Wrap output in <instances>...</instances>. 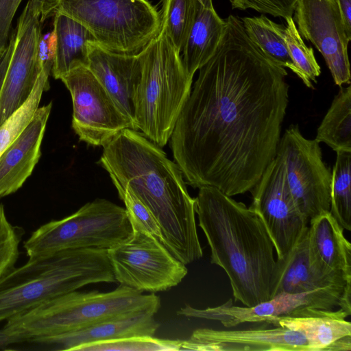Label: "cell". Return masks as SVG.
<instances>
[{
    "label": "cell",
    "instance_id": "cell-1",
    "mask_svg": "<svg viewBox=\"0 0 351 351\" xmlns=\"http://www.w3.org/2000/svg\"><path fill=\"white\" fill-rule=\"evenodd\" d=\"M225 21L170 140L189 185L232 197L250 191L276 156L289 86L286 69L249 38L241 19Z\"/></svg>",
    "mask_w": 351,
    "mask_h": 351
},
{
    "label": "cell",
    "instance_id": "cell-2",
    "mask_svg": "<svg viewBox=\"0 0 351 351\" xmlns=\"http://www.w3.org/2000/svg\"><path fill=\"white\" fill-rule=\"evenodd\" d=\"M118 192L128 188L158 223L162 243L186 265L203 250L195 221L196 199L189 195L182 170L161 147L133 129H125L104 147L98 162Z\"/></svg>",
    "mask_w": 351,
    "mask_h": 351
},
{
    "label": "cell",
    "instance_id": "cell-3",
    "mask_svg": "<svg viewBox=\"0 0 351 351\" xmlns=\"http://www.w3.org/2000/svg\"><path fill=\"white\" fill-rule=\"evenodd\" d=\"M195 213L210 250V263L223 269L233 296L245 306L273 297L277 260L271 238L250 206L212 186H202Z\"/></svg>",
    "mask_w": 351,
    "mask_h": 351
},
{
    "label": "cell",
    "instance_id": "cell-4",
    "mask_svg": "<svg viewBox=\"0 0 351 351\" xmlns=\"http://www.w3.org/2000/svg\"><path fill=\"white\" fill-rule=\"evenodd\" d=\"M101 282H116L106 249H70L29 258L0 279V322Z\"/></svg>",
    "mask_w": 351,
    "mask_h": 351
},
{
    "label": "cell",
    "instance_id": "cell-5",
    "mask_svg": "<svg viewBox=\"0 0 351 351\" xmlns=\"http://www.w3.org/2000/svg\"><path fill=\"white\" fill-rule=\"evenodd\" d=\"M160 300L119 285L105 293L73 291L43 302L6 320L4 327L25 341L81 330L117 316L135 313L156 314Z\"/></svg>",
    "mask_w": 351,
    "mask_h": 351
},
{
    "label": "cell",
    "instance_id": "cell-6",
    "mask_svg": "<svg viewBox=\"0 0 351 351\" xmlns=\"http://www.w3.org/2000/svg\"><path fill=\"white\" fill-rule=\"evenodd\" d=\"M138 54L141 73L135 94L134 128L162 147L170 140L193 77L161 26Z\"/></svg>",
    "mask_w": 351,
    "mask_h": 351
},
{
    "label": "cell",
    "instance_id": "cell-7",
    "mask_svg": "<svg viewBox=\"0 0 351 351\" xmlns=\"http://www.w3.org/2000/svg\"><path fill=\"white\" fill-rule=\"evenodd\" d=\"M56 13L80 23L104 49L128 55L140 53L161 25L160 12L148 0H50L40 22Z\"/></svg>",
    "mask_w": 351,
    "mask_h": 351
},
{
    "label": "cell",
    "instance_id": "cell-8",
    "mask_svg": "<svg viewBox=\"0 0 351 351\" xmlns=\"http://www.w3.org/2000/svg\"><path fill=\"white\" fill-rule=\"evenodd\" d=\"M132 234L125 208L98 198L64 218L42 225L23 247L29 258L70 249L108 250L126 241Z\"/></svg>",
    "mask_w": 351,
    "mask_h": 351
},
{
    "label": "cell",
    "instance_id": "cell-9",
    "mask_svg": "<svg viewBox=\"0 0 351 351\" xmlns=\"http://www.w3.org/2000/svg\"><path fill=\"white\" fill-rule=\"evenodd\" d=\"M107 252L115 281L142 293L169 290L188 272L185 264L147 232L133 230L128 240Z\"/></svg>",
    "mask_w": 351,
    "mask_h": 351
},
{
    "label": "cell",
    "instance_id": "cell-10",
    "mask_svg": "<svg viewBox=\"0 0 351 351\" xmlns=\"http://www.w3.org/2000/svg\"><path fill=\"white\" fill-rule=\"evenodd\" d=\"M60 80L70 92L72 128L80 141L104 147L123 130H135L87 66H74Z\"/></svg>",
    "mask_w": 351,
    "mask_h": 351
},
{
    "label": "cell",
    "instance_id": "cell-11",
    "mask_svg": "<svg viewBox=\"0 0 351 351\" xmlns=\"http://www.w3.org/2000/svg\"><path fill=\"white\" fill-rule=\"evenodd\" d=\"M282 158L289 187L301 211L310 220L330 211L332 172L322 159L315 139L306 138L291 125L280 137L277 153Z\"/></svg>",
    "mask_w": 351,
    "mask_h": 351
},
{
    "label": "cell",
    "instance_id": "cell-12",
    "mask_svg": "<svg viewBox=\"0 0 351 351\" xmlns=\"http://www.w3.org/2000/svg\"><path fill=\"white\" fill-rule=\"evenodd\" d=\"M250 191L252 202L250 206L264 222L274 245L276 258L282 259L307 228L309 219L292 195L280 156L276 154Z\"/></svg>",
    "mask_w": 351,
    "mask_h": 351
},
{
    "label": "cell",
    "instance_id": "cell-13",
    "mask_svg": "<svg viewBox=\"0 0 351 351\" xmlns=\"http://www.w3.org/2000/svg\"><path fill=\"white\" fill-rule=\"evenodd\" d=\"M350 296L351 289L328 286L304 293H280L252 306H235L232 299L221 305L204 309L185 304L177 311V315L187 318L218 321L223 326L231 328L245 322L267 323L303 307L342 308L351 311Z\"/></svg>",
    "mask_w": 351,
    "mask_h": 351
},
{
    "label": "cell",
    "instance_id": "cell-14",
    "mask_svg": "<svg viewBox=\"0 0 351 351\" xmlns=\"http://www.w3.org/2000/svg\"><path fill=\"white\" fill-rule=\"evenodd\" d=\"M293 20L302 38L321 53L334 82L350 83L348 36L336 0H298Z\"/></svg>",
    "mask_w": 351,
    "mask_h": 351
},
{
    "label": "cell",
    "instance_id": "cell-15",
    "mask_svg": "<svg viewBox=\"0 0 351 351\" xmlns=\"http://www.w3.org/2000/svg\"><path fill=\"white\" fill-rule=\"evenodd\" d=\"M14 32V49L0 93V125L27 99L40 71L38 47L43 34L41 22L29 1Z\"/></svg>",
    "mask_w": 351,
    "mask_h": 351
},
{
    "label": "cell",
    "instance_id": "cell-16",
    "mask_svg": "<svg viewBox=\"0 0 351 351\" xmlns=\"http://www.w3.org/2000/svg\"><path fill=\"white\" fill-rule=\"evenodd\" d=\"M180 350L191 351H308L297 331L280 326L245 330L199 328L182 341Z\"/></svg>",
    "mask_w": 351,
    "mask_h": 351
},
{
    "label": "cell",
    "instance_id": "cell-17",
    "mask_svg": "<svg viewBox=\"0 0 351 351\" xmlns=\"http://www.w3.org/2000/svg\"><path fill=\"white\" fill-rule=\"evenodd\" d=\"M351 311L342 308L303 307L267 324L297 331L305 338L308 351H350Z\"/></svg>",
    "mask_w": 351,
    "mask_h": 351
},
{
    "label": "cell",
    "instance_id": "cell-18",
    "mask_svg": "<svg viewBox=\"0 0 351 351\" xmlns=\"http://www.w3.org/2000/svg\"><path fill=\"white\" fill-rule=\"evenodd\" d=\"M87 48L88 68L134 126L135 94L141 73L139 54L112 52L95 40L88 41Z\"/></svg>",
    "mask_w": 351,
    "mask_h": 351
},
{
    "label": "cell",
    "instance_id": "cell-19",
    "mask_svg": "<svg viewBox=\"0 0 351 351\" xmlns=\"http://www.w3.org/2000/svg\"><path fill=\"white\" fill-rule=\"evenodd\" d=\"M308 228L284 258H276L277 278L273 297L283 292L304 293L328 286L351 289V280L325 267L313 254Z\"/></svg>",
    "mask_w": 351,
    "mask_h": 351
},
{
    "label": "cell",
    "instance_id": "cell-20",
    "mask_svg": "<svg viewBox=\"0 0 351 351\" xmlns=\"http://www.w3.org/2000/svg\"><path fill=\"white\" fill-rule=\"evenodd\" d=\"M52 102L38 107L23 132L0 156V199L18 191L32 174L40 155V145Z\"/></svg>",
    "mask_w": 351,
    "mask_h": 351
},
{
    "label": "cell",
    "instance_id": "cell-21",
    "mask_svg": "<svg viewBox=\"0 0 351 351\" xmlns=\"http://www.w3.org/2000/svg\"><path fill=\"white\" fill-rule=\"evenodd\" d=\"M154 315L145 312L123 315L81 330L32 342L49 345L56 350L78 351L80 347L93 342L135 336H154L159 327Z\"/></svg>",
    "mask_w": 351,
    "mask_h": 351
},
{
    "label": "cell",
    "instance_id": "cell-22",
    "mask_svg": "<svg viewBox=\"0 0 351 351\" xmlns=\"http://www.w3.org/2000/svg\"><path fill=\"white\" fill-rule=\"evenodd\" d=\"M308 243L313 254L325 267L351 280V244L344 229L330 211L309 220Z\"/></svg>",
    "mask_w": 351,
    "mask_h": 351
},
{
    "label": "cell",
    "instance_id": "cell-23",
    "mask_svg": "<svg viewBox=\"0 0 351 351\" xmlns=\"http://www.w3.org/2000/svg\"><path fill=\"white\" fill-rule=\"evenodd\" d=\"M225 26L226 21L216 12L213 0H197L194 20L181 51L183 64L191 77L212 57Z\"/></svg>",
    "mask_w": 351,
    "mask_h": 351
},
{
    "label": "cell",
    "instance_id": "cell-24",
    "mask_svg": "<svg viewBox=\"0 0 351 351\" xmlns=\"http://www.w3.org/2000/svg\"><path fill=\"white\" fill-rule=\"evenodd\" d=\"M53 26L56 42L51 73L60 80L71 67L88 65L87 43L94 38L82 25L60 13L54 14Z\"/></svg>",
    "mask_w": 351,
    "mask_h": 351
},
{
    "label": "cell",
    "instance_id": "cell-25",
    "mask_svg": "<svg viewBox=\"0 0 351 351\" xmlns=\"http://www.w3.org/2000/svg\"><path fill=\"white\" fill-rule=\"evenodd\" d=\"M332 150L351 152V86L342 87L334 98L315 138Z\"/></svg>",
    "mask_w": 351,
    "mask_h": 351
},
{
    "label": "cell",
    "instance_id": "cell-26",
    "mask_svg": "<svg viewBox=\"0 0 351 351\" xmlns=\"http://www.w3.org/2000/svg\"><path fill=\"white\" fill-rule=\"evenodd\" d=\"M249 38L270 60L278 65L296 73L285 41V26L265 15L241 19Z\"/></svg>",
    "mask_w": 351,
    "mask_h": 351
},
{
    "label": "cell",
    "instance_id": "cell-27",
    "mask_svg": "<svg viewBox=\"0 0 351 351\" xmlns=\"http://www.w3.org/2000/svg\"><path fill=\"white\" fill-rule=\"evenodd\" d=\"M332 171L330 212L346 230H351V152H337Z\"/></svg>",
    "mask_w": 351,
    "mask_h": 351
},
{
    "label": "cell",
    "instance_id": "cell-28",
    "mask_svg": "<svg viewBox=\"0 0 351 351\" xmlns=\"http://www.w3.org/2000/svg\"><path fill=\"white\" fill-rule=\"evenodd\" d=\"M49 76L40 70L27 99L0 125V156L23 132L38 108L43 93L49 88Z\"/></svg>",
    "mask_w": 351,
    "mask_h": 351
},
{
    "label": "cell",
    "instance_id": "cell-29",
    "mask_svg": "<svg viewBox=\"0 0 351 351\" xmlns=\"http://www.w3.org/2000/svg\"><path fill=\"white\" fill-rule=\"evenodd\" d=\"M197 0H162L161 27L181 53L191 28Z\"/></svg>",
    "mask_w": 351,
    "mask_h": 351
},
{
    "label": "cell",
    "instance_id": "cell-30",
    "mask_svg": "<svg viewBox=\"0 0 351 351\" xmlns=\"http://www.w3.org/2000/svg\"><path fill=\"white\" fill-rule=\"evenodd\" d=\"M285 41L289 56L296 69V75L308 88H313L312 82L316 83V78L321 73L314 51L307 47L300 35L292 16L285 19Z\"/></svg>",
    "mask_w": 351,
    "mask_h": 351
},
{
    "label": "cell",
    "instance_id": "cell-31",
    "mask_svg": "<svg viewBox=\"0 0 351 351\" xmlns=\"http://www.w3.org/2000/svg\"><path fill=\"white\" fill-rule=\"evenodd\" d=\"M182 341L162 339L154 336H135L93 342L80 347L78 351H158L180 350Z\"/></svg>",
    "mask_w": 351,
    "mask_h": 351
},
{
    "label": "cell",
    "instance_id": "cell-32",
    "mask_svg": "<svg viewBox=\"0 0 351 351\" xmlns=\"http://www.w3.org/2000/svg\"><path fill=\"white\" fill-rule=\"evenodd\" d=\"M118 193L119 198L125 204L133 230L147 232L162 242L160 227L149 210L130 189L126 188Z\"/></svg>",
    "mask_w": 351,
    "mask_h": 351
},
{
    "label": "cell",
    "instance_id": "cell-33",
    "mask_svg": "<svg viewBox=\"0 0 351 351\" xmlns=\"http://www.w3.org/2000/svg\"><path fill=\"white\" fill-rule=\"evenodd\" d=\"M20 242L19 233L8 221L0 203V279L15 267Z\"/></svg>",
    "mask_w": 351,
    "mask_h": 351
},
{
    "label": "cell",
    "instance_id": "cell-34",
    "mask_svg": "<svg viewBox=\"0 0 351 351\" xmlns=\"http://www.w3.org/2000/svg\"><path fill=\"white\" fill-rule=\"evenodd\" d=\"M298 0H230L232 9H252L261 14L286 19L292 16Z\"/></svg>",
    "mask_w": 351,
    "mask_h": 351
},
{
    "label": "cell",
    "instance_id": "cell-35",
    "mask_svg": "<svg viewBox=\"0 0 351 351\" xmlns=\"http://www.w3.org/2000/svg\"><path fill=\"white\" fill-rule=\"evenodd\" d=\"M22 0H0V54L6 47L12 20Z\"/></svg>",
    "mask_w": 351,
    "mask_h": 351
},
{
    "label": "cell",
    "instance_id": "cell-36",
    "mask_svg": "<svg viewBox=\"0 0 351 351\" xmlns=\"http://www.w3.org/2000/svg\"><path fill=\"white\" fill-rule=\"evenodd\" d=\"M56 34L53 29L45 34H42L38 47V65L40 70H43L50 75L53 64L56 52Z\"/></svg>",
    "mask_w": 351,
    "mask_h": 351
},
{
    "label": "cell",
    "instance_id": "cell-37",
    "mask_svg": "<svg viewBox=\"0 0 351 351\" xmlns=\"http://www.w3.org/2000/svg\"><path fill=\"white\" fill-rule=\"evenodd\" d=\"M15 34L13 30L8 45L3 51L0 54V93L8 64L13 52L14 46Z\"/></svg>",
    "mask_w": 351,
    "mask_h": 351
},
{
    "label": "cell",
    "instance_id": "cell-38",
    "mask_svg": "<svg viewBox=\"0 0 351 351\" xmlns=\"http://www.w3.org/2000/svg\"><path fill=\"white\" fill-rule=\"evenodd\" d=\"M348 36L351 38V0H336Z\"/></svg>",
    "mask_w": 351,
    "mask_h": 351
},
{
    "label": "cell",
    "instance_id": "cell-39",
    "mask_svg": "<svg viewBox=\"0 0 351 351\" xmlns=\"http://www.w3.org/2000/svg\"><path fill=\"white\" fill-rule=\"evenodd\" d=\"M25 340L17 334L3 327L0 329V349H6L12 344L23 343Z\"/></svg>",
    "mask_w": 351,
    "mask_h": 351
}]
</instances>
